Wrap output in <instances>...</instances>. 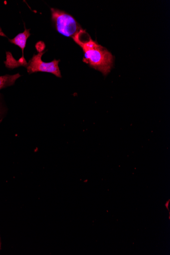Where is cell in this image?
<instances>
[{
    "label": "cell",
    "mask_w": 170,
    "mask_h": 255,
    "mask_svg": "<svg viewBox=\"0 0 170 255\" xmlns=\"http://www.w3.org/2000/svg\"><path fill=\"white\" fill-rule=\"evenodd\" d=\"M72 38L82 49L84 62L104 76L110 73L113 66L114 57L107 49L94 41L83 29Z\"/></svg>",
    "instance_id": "cell-1"
},
{
    "label": "cell",
    "mask_w": 170,
    "mask_h": 255,
    "mask_svg": "<svg viewBox=\"0 0 170 255\" xmlns=\"http://www.w3.org/2000/svg\"><path fill=\"white\" fill-rule=\"evenodd\" d=\"M52 20L57 31L67 37H74L82 28L75 18L66 12L51 8Z\"/></svg>",
    "instance_id": "cell-2"
},
{
    "label": "cell",
    "mask_w": 170,
    "mask_h": 255,
    "mask_svg": "<svg viewBox=\"0 0 170 255\" xmlns=\"http://www.w3.org/2000/svg\"><path fill=\"white\" fill-rule=\"evenodd\" d=\"M45 52H39L37 55H34L28 63L27 72L29 74L36 72H45L51 73L58 78H62L59 63L60 60H54L50 62H44L42 59V56Z\"/></svg>",
    "instance_id": "cell-3"
},
{
    "label": "cell",
    "mask_w": 170,
    "mask_h": 255,
    "mask_svg": "<svg viewBox=\"0 0 170 255\" xmlns=\"http://www.w3.org/2000/svg\"><path fill=\"white\" fill-rule=\"evenodd\" d=\"M30 30V29H27L26 27H25V31H24L23 32L19 33L12 39H8L10 42L18 46L21 49L22 57L18 60H16L10 52H7V59L6 61L4 62V64L7 68L13 69L19 66H23L27 68L28 63L25 58L23 57V51L26 47L27 40L31 35Z\"/></svg>",
    "instance_id": "cell-4"
},
{
    "label": "cell",
    "mask_w": 170,
    "mask_h": 255,
    "mask_svg": "<svg viewBox=\"0 0 170 255\" xmlns=\"http://www.w3.org/2000/svg\"><path fill=\"white\" fill-rule=\"evenodd\" d=\"M19 77L20 75L19 74L0 76V90L13 85Z\"/></svg>",
    "instance_id": "cell-5"
},
{
    "label": "cell",
    "mask_w": 170,
    "mask_h": 255,
    "mask_svg": "<svg viewBox=\"0 0 170 255\" xmlns=\"http://www.w3.org/2000/svg\"><path fill=\"white\" fill-rule=\"evenodd\" d=\"M0 100H1V95H0ZM4 113V108L2 107L1 103H0V119L3 117Z\"/></svg>",
    "instance_id": "cell-6"
},
{
    "label": "cell",
    "mask_w": 170,
    "mask_h": 255,
    "mask_svg": "<svg viewBox=\"0 0 170 255\" xmlns=\"http://www.w3.org/2000/svg\"><path fill=\"white\" fill-rule=\"evenodd\" d=\"M0 36L6 37H7L6 36V35L3 32L1 28H0Z\"/></svg>",
    "instance_id": "cell-7"
},
{
    "label": "cell",
    "mask_w": 170,
    "mask_h": 255,
    "mask_svg": "<svg viewBox=\"0 0 170 255\" xmlns=\"http://www.w3.org/2000/svg\"><path fill=\"white\" fill-rule=\"evenodd\" d=\"M0 250H1V241H0Z\"/></svg>",
    "instance_id": "cell-8"
}]
</instances>
